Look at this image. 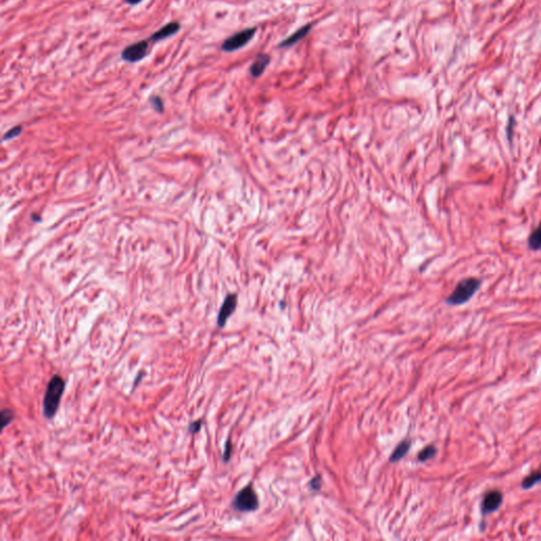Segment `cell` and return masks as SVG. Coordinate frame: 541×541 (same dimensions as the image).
Returning <instances> with one entry per match:
<instances>
[{
    "label": "cell",
    "instance_id": "d6986e66",
    "mask_svg": "<svg viewBox=\"0 0 541 541\" xmlns=\"http://www.w3.org/2000/svg\"><path fill=\"white\" fill-rule=\"evenodd\" d=\"M201 427H202V420H198L195 422H191L188 426V430L190 434H197L200 431Z\"/></svg>",
    "mask_w": 541,
    "mask_h": 541
},
{
    "label": "cell",
    "instance_id": "2e32d148",
    "mask_svg": "<svg viewBox=\"0 0 541 541\" xmlns=\"http://www.w3.org/2000/svg\"><path fill=\"white\" fill-rule=\"evenodd\" d=\"M150 103H151L152 107L154 108V110H156V111L162 112L164 110L163 100H162V98L160 96H152L150 98Z\"/></svg>",
    "mask_w": 541,
    "mask_h": 541
},
{
    "label": "cell",
    "instance_id": "5bb4252c",
    "mask_svg": "<svg viewBox=\"0 0 541 541\" xmlns=\"http://www.w3.org/2000/svg\"><path fill=\"white\" fill-rule=\"evenodd\" d=\"M437 452H438V451H437L436 446H434V445H428V446L425 447L424 450H422V451H420V453H419V455H418V459H419V461H421V462H425V461H427V460H430L431 458H434L435 455L437 454Z\"/></svg>",
    "mask_w": 541,
    "mask_h": 541
},
{
    "label": "cell",
    "instance_id": "30bf717a",
    "mask_svg": "<svg viewBox=\"0 0 541 541\" xmlns=\"http://www.w3.org/2000/svg\"><path fill=\"white\" fill-rule=\"evenodd\" d=\"M311 28H312V25H306L305 27L300 28L299 30L296 31V32H294L291 36H289L287 40H284L283 42H281V44L279 45V47H290V45H295L296 43H298L299 41L303 40V38H305L309 34Z\"/></svg>",
    "mask_w": 541,
    "mask_h": 541
},
{
    "label": "cell",
    "instance_id": "44dd1931",
    "mask_svg": "<svg viewBox=\"0 0 541 541\" xmlns=\"http://www.w3.org/2000/svg\"><path fill=\"white\" fill-rule=\"evenodd\" d=\"M320 485H321V477L319 475H317L316 477H314V479H312L311 480V483H310V486L311 489L314 490V491H318L320 489Z\"/></svg>",
    "mask_w": 541,
    "mask_h": 541
},
{
    "label": "cell",
    "instance_id": "4fadbf2b",
    "mask_svg": "<svg viewBox=\"0 0 541 541\" xmlns=\"http://www.w3.org/2000/svg\"><path fill=\"white\" fill-rule=\"evenodd\" d=\"M540 482H541V469L534 470L532 471L529 476H527L523 479L521 482V488L523 490H530L533 488V486H535L536 484Z\"/></svg>",
    "mask_w": 541,
    "mask_h": 541
},
{
    "label": "cell",
    "instance_id": "e0dca14e",
    "mask_svg": "<svg viewBox=\"0 0 541 541\" xmlns=\"http://www.w3.org/2000/svg\"><path fill=\"white\" fill-rule=\"evenodd\" d=\"M514 126H515V121H514V117H509V121H508V124H507V128H506V135H507V140L509 143H512L513 141V135H514Z\"/></svg>",
    "mask_w": 541,
    "mask_h": 541
},
{
    "label": "cell",
    "instance_id": "7c38bea8",
    "mask_svg": "<svg viewBox=\"0 0 541 541\" xmlns=\"http://www.w3.org/2000/svg\"><path fill=\"white\" fill-rule=\"evenodd\" d=\"M409 448H410V442L407 441V440H406V441L401 442V443L397 446L396 451H394L391 453L390 458H389V461H390V462H398V461H400L401 459H403V458L405 457V455L407 454V452L409 451Z\"/></svg>",
    "mask_w": 541,
    "mask_h": 541
},
{
    "label": "cell",
    "instance_id": "5b68a950",
    "mask_svg": "<svg viewBox=\"0 0 541 541\" xmlns=\"http://www.w3.org/2000/svg\"><path fill=\"white\" fill-rule=\"evenodd\" d=\"M151 42L149 40H143L124 48L121 57L127 63H137L148 55Z\"/></svg>",
    "mask_w": 541,
    "mask_h": 541
},
{
    "label": "cell",
    "instance_id": "9c48e42d",
    "mask_svg": "<svg viewBox=\"0 0 541 541\" xmlns=\"http://www.w3.org/2000/svg\"><path fill=\"white\" fill-rule=\"evenodd\" d=\"M270 64V56L267 54H260L254 60V63L251 66V74L254 77H259L262 73L265 72L266 68Z\"/></svg>",
    "mask_w": 541,
    "mask_h": 541
},
{
    "label": "cell",
    "instance_id": "9a60e30c",
    "mask_svg": "<svg viewBox=\"0 0 541 541\" xmlns=\"http://www.w3.org/2000/svg\"><path fill=\"white\" fill-rule=\"evenodd\" d=\"M14 419V413L13 411L11 410V409L6 408V409H3V410L1 411V423H2V428H4L5 426H7Z\"/></svg>",
    "mask_w": 541,
    "mask_h": 541
},
{
    "label": "cell",
    "instance_id": "ffe728a7",
    "mask_svg": "<svg viewBox=\"0 0 541 541\" xmlns=\"http://www.w3.org/2000/svg\"><path fill=\"white\" fill-rule=\"evenodd\" d=\"M231 442L228 441L226 442L225 444V450H224V453H223V462H228L229 459H230V455H231Z\"/></svg>",
    "mask_w": 541,
    "mask_h": 541
},
{
    "label": "cell",
    "instance_id": "52a82bcc",
    "mask_svg": "<svg viewBox=\"0 0 541 541\" xmlns=\"http://www.w3.org/2000/svg\"><path fill=\"white\" fill-rule=\"evenodd\" d=\"M236 306H237L236 294L227 295L226 298L223 301L218 314V317H217V324L219 328H223L224 326H225L227 319L230 317V315L234 313Z\"/></svg>",
    "mask_w": 541,
    "mask_h": 541
},
{
    "label": "cell",
    "instance_id": "6da1fadb",
    "mask_svg": "<svg viewBox=\"0 0 541 541\" xmlns=\"http://www.w3.org/2000/svg\"><path fill=\"white\" fill-rule=\"evenodd\" d=\"M65 387L66 383L59 374H55L51 377L47 385V389H45L43 401V413L45 419L51 420L57 413Z\"/></svg>",
    "mask_w": 541,
    "mask_h": 541
},
{
    "label": "cell",
    "instance_id": "8992f818",
    "mask_svg": "<svg viewBox=\"0 0 541 541\" xmlns=\"http://www.w3.org/2000/svg\"><path fill=\"white\" fill-rule=\"evenodd\" d=\"M502 502H503V495L500 491L493 490L485 493L482 499L481 512L483 516H488L489 514L495 513L500 508Z\"/></svg>",
    "mask_w": 541,
    "mask_h": 541
},
{
    "label": "cell",
    "instance_id": "7402d4cb",
    "mask_svg": "<svg viewBox=\"0 0 541 541\" xmlns=\"http://www.w3.org/2000/svg\"><path fill=\"white\" fill-rule=\"evenodd\" d=\"M126 3H128L129 5H136L138 3H141L143 0H125Z\"/></svg>",
    "mask_w": 541,
    "mask_h": 541
},
{
    "label": "cell",
    "instance_id": "3957f363",
    "mask_svg": "<svg viewBox=\"0 0 541 541\" xmlns=\"http://www.w3.org/2000/svg\"><path fill=\"white\" fill-rule=\"evenodd\" d=\"M259 505L258 497L256 492L254 491L252 485H247L244 489L239 492L234 500L231 506L238 512H253L257 509Z\"/></svg>",
    "mask_w": 541,
    "mask_h": 541
},
{
    "label": "cell",
    "instance_id": "ac0fdd59",
    "mask_svg": "<svg viewBox=\"0 0 541 541\" xmlns=\"http://www.w3.org/2000/svg\"><path fill=\"white\" fill-rule=\"evenodd\" d=\"M20 133H21V127H20V126H16V127H14V128H12L11 130H9V131H7V133H6L5 135H4V136H3V140H4V141H6V140H10V138H13V137H15V136H17V135H20Z\"/></svg>",
    "mask_w": 541,
    "mask_h": 541
},
{
    "label": "cell",
    "instance_id": "277c9868",
    "mask_svg": "<svg viewBox=\"0 0 541 541\" xmlns=\"http://www.w3.org/2000/svg\"><path fill=\"white\" fill-rule=\"evenodd\" d=\"M256 28H249L239 31V32L231 35L223 42L221 49L224 52H234L243 48L244 45H246L253 40L255 33H256Z\"/></svg>",
    "mask_w": 541,
    "mask_h": 541
},
{
    "label": "cell",
    "instance_id": "8fae6325",
    "mask_svg": "<svg viewBox=\"0 0 541 541\" xmlns=\"http://www.w3.org/2000/svg\"><path fill=\"white\" fill-rule=\"evenodd\" d=\"M528 246L533 252L541 251V222L538 224L536 228L531 231L528 238Z\"/></svg>",
    "mask_w": 541,
    "mask_h": 541
},
{
    "label": "cell",
    "instance_id": "ba28073f",
    "mask_svg": "<svg viewBox=\"0 0 541 541\" xmlns=\"http://www.w3.org/2000/svg\"><path fill=\"white\" fill-rule=\"evenodd\" d=\"M180 29H181V26L179 22L177 21L168 22V24H166L164 27H162L161 29L156 31V32L152 33V35L148 38V40L151 43H157L159 41L166 40V38L177 34L180 31Z\"/></svg>",
    "mask_w": 541,
    "mask_h": 541
},
{
    "label": "cell",
    "instance_id": "7a4b0ae2",
    "mask_svg": "<svg viewBox=\"0 0 541 541\" xmlns=\"http://www.w3.org/2000/svg\"><path fill=\"white\" fill-rule=\"evenodd\" d=\"M482 285L481 279L476 277H467L460 280L455 285L451 294L445 301L450 306H462L474 297L476 293L480 290Z\"/></svg>",
    "mask_w": 541,
    "mask_h": 541
}]
</instances>
